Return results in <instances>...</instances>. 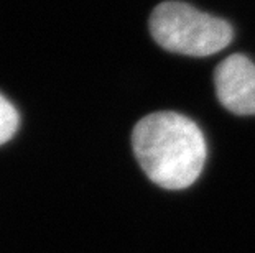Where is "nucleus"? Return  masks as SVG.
Returning a JSON list of instances; mask_svg holds the SVG:
<instances>
[{"mask_svg": "<svg viewBox=\"0 0 255 253\" xmlns=\"http://www.w3.org/2000/svg\"><path fill=\"white\" fill-rule=\"evenodd\" d=\"M132 148L143 173L163 189H186L203 173L208 147L201 128L176 112L143 117L132 132Z\"/></svg>", "mask_w": 255, "mask_h": 253, "instance_id": "1", "label": "nucleus"}, {"mask_svg": "<svg viewBox=\"0 0 255 253\" xmlns=\"http://www.w3.org/2000/svg\"><path fill=\"white\" fill-rule=\"evenodd\" d=\"M150 31L163 50L194 58L216 55L234 38L226 20L176 0L156 5L150 17Z\"/></svg>", "mask_w": 255, "mask_h": 253, "instance_id": "2", "label": "nucleus"}, {"mask_svg": "<svg viewBox=\"0 0 255 253\" xmlns=\"http://www.w3.org/2000/svg\"><path fill=\"white\" fill-rule=\"evenodd\" d=\"M218 99L236 115H255V63L244 55H232L214 73Z\"/></svg>", "mask_w": 255, "mask_h": 253, "instance_id": "3", "label": "nucleus"}, {"mask_svg": "<svg viewBox=\"0 0 255 253\" xmlns=\"http://www.w3.org/2000/svg\"><path fill=\"white\" fill-rule=\"evenodd\" d=\"M20 125V115L13 104L5 95L0 94V145L7 143L17 133Z\"/></svg>", "mask_w": 255, "mask_h": 253, "instance_id": "4", "label": "nucleus"}]
</instances>
